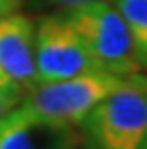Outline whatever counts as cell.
I'll return each mask as SVG.
<instances>
[{
	"label": "cell",
	"instance_id": "6da1fadb",
	"mask_svg": "<svg viewBox=\"0 0 147 149\" xmlns=\"http://www.w3.org/2000/svg\"><path fill=\"white\" fill-rule=\"evenodd\" d=\"M80 128L98 149H147V77H128L84 117Z\"/></svg>",
	"mask_w": 147,
	"mask_h": 149
},
{
	"label": "cell",
	"instance_id": "7a4b0ae2",
	"mask_svg": "<svg viewBox=\"0 0 147 149\" xmlns=\"http://www.w3.org/2000/svg\"><path fill=\"white\" fill-rule=\"evenodd\" d=\"M75 31L84 40L88 52L103 73L132 77L143 73L134 54L132 36L118 10L107 2H88L63 10Z\"/></svg>",
	"mask_w": 147,
	"mask_h": 149
},
{
	"label": "cell",
	"instance_id": "3957f363",
	"mask_svg": "<svg viewBox=\"0 0 147 149\" xmlns=\"http://www.w3.org/2000/svg\"><path fill=\"white\" fill-rule=\"evenodd\" d=\"M126 79L128 77L92 73L56 82H44L23 97L21 105L48 120L80 126L84 117Z\"/></svg>",
	"mask_w": 147,
	"mask_h": 149
},
{
	"label": "cell",
	"instance_id": "277c9868",
	"mask_svg": "<svg viewBox=\"0 0 147 149\" xmlns=\"http://www.w3.org/2000/svg\"><path fill=\"white\" fill-rule=\"evenodd\" d=\"M35 63L38 84L103 73L63 13L46 15L38 21L35 31Z\"/></svg>",
	"mask_w": 147,
	"mask_h": 149
},
{
	"label": "cell",
	"instance_id": "5b68a950",
	"mask_svg": "<svg viewBox=\"0 0 147 149\" xmlns=\"http://www.w3.org/2000/svg\"><path fill=\"white\" fill-rule=\"evenodd\" d=\"M80 126L61 124L31 113L23 105L0 118V149H82Z\"/></svg>",
	"mask_w": 147,
	"mask_h": 149
},
{
	"label": "cell",
	"instance_id": "8992f818",
	"mask_svg": "<svg viewBox=\"0 0 147 149\" xmlns=\"http://www.w3.org/2000/svg\"><path fill=\"white\" fill-rule=\"evenodd\" d=\"M35 21L25 13L0 17V71L21 88L25 96L38 86L35 63Z\"/></svg>",
	"mask_w": 147,
	"mask_h": 149
},
{
	"label": "cell",
	"instance_id": "52a82bcc",
	"mask_svg": "<svg viewBox=\"0 0 147 149\" xmlns=\"http://www.w3.org/2000/svg\"><path fill=\"white\" fill-rule=\"evenodd\" d=\"M132 36L139 69L147 71V0H113Z\"/></svg>",
	"mask_w": 147,
	"mask_h": 149
},
{
	"label": "cell",
	"instance_id": "ba28073f",
	"mask_svg": "<svg viewBox=\"0 0 147 149\" xmlns=\"http://www.w3.org/2000/svg\"><path fill=\"white\" fill-rule=\"evenodd\" d=\"M25 97V92L10 79H0V118L19 105Z\"/></svg>",
	"mask_w": 147,
	"mask_h": 149
},
{
	"label": "cell",
	"instance_id": "9c48e42d",
	"mask_svg": "<svg viewBox=\"0 0 147 149\" xmlns=\"http://www.w3.org/2000/svg\"><path fill=\"white\" fill-rule=\"evenodd\" d=\"M19 6H21V0H0V17L17 12Z\"/></svg>",
	"mask_w": 147,
	"mask_h": 149
},
{
	"label": "cell",
	"instance_id": "30bf717a",
	"mask_svg": "<svg viewBox=\"0 0 147 149\" xmlns=\"http://www.w3.org/2000/svg\"><path fill=\"white\" fill-rule=\"evenodd\" d=\"M48 2H50V4H56V6H61L63 10H67V8H73V6L88 4V2H98V0H48Z\"/></svg>",
	"mask_w": 147,
	"mask_h": 149
},
{
	"label": "cell",
	"instance_id": "8fae6325",
	"mask_svg": "<svg viewBox=\"0 0 147 149\" xmlns=\"http://www.w3.org/2000/svg\"><path fill=\"white\" fill-rule=\"evenodd\" d=\"M82 149H98V147H95V145H84Z\"/></svg>",
	"mask_w": 147,
	"mask_h": 149
},
{
	"label": "cell",
	"instance_id": "7c38bea8",
	"mask_svg": "<svg viewBox=\"0 0 147 149\" xmlns=\"http://www.w3.org/2000/svg\"><path fill=\"white\" fill-rule=\"evenodd\" d=\"M4 77H6V74L2 73V71H0V79H4ZM6 79H8V77H6Z\"/></svg>",
	"mask_w": 147,
	"mask_h": 149
}]
</instances>
